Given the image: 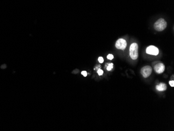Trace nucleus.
Wrapping results in <instances>:
<instances>
[{"label":"nucleus","mask_w":174,"mask_h":131,"mask_svg":"<svg viewBox=\"0 0 174 131\" xmlns=\"http://www.w3.org/2000/svg\"><path fill=\"white\" fill-rule=\"evenodd\" d=\"M167 24L166 21L163 18H160L155 22L154 25V28L157 31L162 32L167 27Z\"/></svg>","instance_id":"nucleus-1"},{"label":"nucleus","mask_w":174,"mask_h":131,"mask_svg":"<svg viewBox=\"0 0 174 131\" xmlns=\"http://www.w3.org/2000/svg\"><path fill=\"white\" fill-rule=\"evenodd\" d=\"M129 55L132 59H137L138 58V45L137 43L131 44L130 46Z\"/></svg>","instance_id":"nucleus-2"},{"label":"nucleus","mask_w":174,"mask_h":131,"mask_svg":"<svg viewBox=\"0 0 174 131\" xmlns=\"http://www.w3.org/2000/svg\"><path fill=\"white\" fill-rule=\"evenodd\" d=\"M152 67L150 66H145L141 70V73L144 78L148 77L152 73Z\"/></svg>","instance_id":"nucleus-3"},{"label":"nucleus","mask_w":174,"mask_h":131,"mask_svg":"<svg viewBox=\"0 0 174 131\" xmlns=\"http://www.w3.org/2000/svg\"><path fill=\"white\" fill-rule=\"evenodd\" d=\"M115 46L117 49H118L124 50L125 49V48H126L127 46V42L125 39H124L120 38L119 39L115 44Z\"/></svg>","instance_id":"nucleus-4"},{"label":"nucleus","mask_w":174,"mask_h":131,"mask_svg":"<svg viewBox=\"0 0 174 131\" xmlns=\"http://www.w3.org/2000/svg\"><path fill=\"white\" fill-rule=\"evenodd\" d=\"M146 52L148 55L157 56L159 53V50L158 48L154 46H150L146 49Z\"/></svg>","instance_id":"nucleus-5"},{"label":"nucleus","mask_w":174,"mask_h":131,"mask_svg":"<svg viewBox=\"0 0 174 131\" xmlns=\"http://www.w3.org/2000/svg\"><path fill=\"white\" fill-rule=\"evenodd\" d=\"M154 70L155 72H157V73L161 74L163 73V72H164L165 66L163 63H158L157 64L156 66H155L154 67Z\"/></svg>","instance_id":"nucleus-6"},{"label":"nucleus","mask_w":174,"mask_h":131,"mask_svg":"<svg viewBox=\"0 0 174 131\" xmlns=\"http://www.w3.org/2000/svg\"><path fill=\"white\" fill-rule=\"evenodd\" d=\"M156 89L158 91H165L167 90V86L165 83H160L156 86Z\"/></svg>","instance_id":"nucleus-7"},{"label":"nucleus","mask_w":174,"mask_h":131,"mask_svg":"<svg viewBox=\"0 0 174 131\" xmlns=\"http://www.w3.org/2000/svg\"><path fill=\"white\" fill-rule=\"evenodd\" d=\"M113 63H110V64H107V70H111L113 69Z\"/></svg>","instance_id":"nucleus-8"},{"label":"nucleus","mask_w":174,"mask_h":131,"mask_svg":"<svg viewBox=\"0 0 174 131\" xmlns=\"http://www.w3.org/2000/svg\"><path fill=\"white\" fill-rule=\"evenodd\" d=\"M97 73L99 74L100 76H101V75H102L103 74V71L101 69H99L98 70H97Z\"/></svg>","instance_id":"nucleus-9"},{"label":"nucleus","mask_w":174,"mask_h":131,"mask_svg":"<svg viewBox=\"0 0 174 131\" xmlns=\"http://www.w3.org/2000/svg\"><path fill=\"white\" fill-rule=\"evenodd\" d=\"M107 58L108 59L110 60H112V59H113L114 56L112 55H108L107 56Z\"/></svg>","instance_id":"nucleus-10"},{"label":"nucleus","mask_w":174,"mask_h":131,"mask_svg":"<svg viewBox=\"0 0 174 131\" xmlns=\"http://www.w3.org/2000/svg\"><path fill=\"white\" fill-rule=\"evenodd\" d=\"M98 61L100 63H102L104 62V59L102 57H99V59H98Z\"/></svg>","instance_id":"nucleus-11"},{"label":"nucleus","mask_w":174,"mask_h":131,"mask_svg":"<svg viewBox=\"0 0 174 131\" xmlns=\"http://www.w3.org/2000/svg\"><path fill=\"white\" fill-rule=\"evenodd\" d=\"M169 85L172 87L174 86V80H171L169 82Z\"/></svg>","instance_id":"nucleus-12"},{"label":"nucleus","mask_w":174,"mask_h":131,"mask_svg":"<svg viewBox=\"0 0 174 131\" xmlns=\"http://www.w3.org/2000/svg\"><path fill=\"white\" fill-rule=\"evenodd\" d=\"M82 74L83 75V76L86 77L87 76V73L86 71H82Z\"/></svg>","instance_id":"nucleus-13"},{"label":"nucleus","mask_w":174,"mask_h":131,"mask_svg":"<svg viewBox=\"0 0 174 131\" xmlns=\"http://www.w3.org/2000/svg\"><path fill=\"white\" fill-rule=\"evenodd\" d=\"M1 69H5L6 68V65H3L1 66Z\"/></svg>","instance_id":"nucleus-14"}]
</instances>
